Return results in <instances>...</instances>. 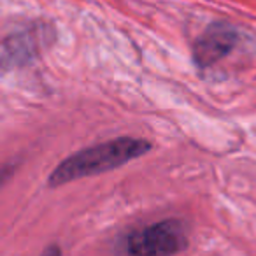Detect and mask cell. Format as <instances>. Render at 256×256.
<instances>
[{
	"mask_svg": "<svg viewBox=\"0 0 256 256\" xmlns=\"http://www.w3.org/2000/svg\"><path fill=\"white\" fill-rule=\"evenodd\" d=\"M188 248V235L179 220H164L134 230L124 237V256H176Z\"/></svg>",
	"mask_w": 256,
	"mask_h": 256,
	"instance_id": "cell-2",
	"label": "cell"
},
{
	"mask_svg": "<svg viewBox=\"0 0 256 256\" xmlns=\"http://www.w3.org/2000/svg\"><path fill=\"white\" fill-rule=\"evenodd\" d=\"M40 256H62V249L58 244H50L46 249L42 251V254Z\"/></svg>",
	"mask_w": 256,
	"mask_h": 256,
	"instance_id": "cell-6",
	"label": "cell"
},
{
	"mask_svg": "<svg viewBox=\"0 0 256 256\" xmlns=\"http://www.w3.org/2000/svg\"><path fill=\"white\" fill-rule=\"evenodd\" d=\"M238 42V32L235 26L224 22H216L204 30L193 46V60L200 68L216 65L220 60L234 51Z\"/></svg>",
	"mask_w": 256,
	"mask_h": 256,
	"instance_id": "cell-3",
	"label": "cell"
},
{
	"mask_svg": "<svg viewBox=\"0 0 256 256\" xmlns=\"http://www.w3.org/2000/svg\"><path fill=\"white\" fill-rule=\"evenodd\" d=\"M18 165H20V160H11V162H8V164L0 165V188L14 176Z\"/></svg>",
	"mask_w": 256,
	"mask_h": 256,
	"instance_id": "cell-5",
	"label": "cell"
},
{
	"mask_svg": "<svg viewBox=\"0 0 256 256\" xmlns=\"http://www.w3.org/2000/svg\"><path fill=\"white\" fill-rule=\"evenodd\" d=\"M153 144L139 137H116L67 156L50 174L48 184L58 188L67 182L109 172L148 154Z\"/></svg>",
	"mask_w": 256,
	"mask_h": 256,
	"instance_id": "cell-1",
	"label": "cell"
},
{
	"mask_svg": "<svg viewBox=\"0 0 256 256\" xmlns=\"http://www.w3.org/2000/svg\"><path fill=\"white\" fill-rule=\"evenodd\" d=\"M6 51L9 60H28L32 54L37 53V36L34 32H25L22 36L11 37Z\"/></svg>",
	"mask_w": 256,
	"mask_h": 256,
	"instance_id": "cell-4",
	"label": "cell"
}]
</instances>
